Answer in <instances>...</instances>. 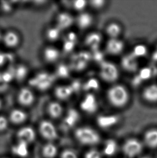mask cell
Segmentation results:
<instances>
[{
	"instance_id": "obj_14",
	"label": "cell",
	"mask_w": 157,
	"mask_h": 158,
	"mask_svg": "<svg viewBox=\"0 0 157 158\" xmlns=\"http://www.w3.org/2000/svg\"><path fill=\"white\" fill-rule=\"evenodd\" d=\"M2 41L6 47L9 48L16 47L19 44V37L14 31H8L2 36Z\"/></svg>"
},
{
	"instance_id": "obj_9",
	"label": "cell",
	"mask_w": 157,
	"mask_h": 158,
	"mask_svg": "<svg viewBox=\"0 0 157 158\" xmlns=\"http://www.w3.org/2000/svg\"><path fill=\"white\" fill-rule=\"evenodd\" d=\"M17 137L19 141L29 143H32L36 138V133L34 130L30 127H24L17 133Z\"/></svg>"
},
{
	"instance_id": "obj_1",
	"label": "cell",
	"mask_w": 157,
	"mask_h": 158,
	"mask_svg": "<svg viewBox=\"0 0 157 158\" xmlns=\"http://www.w3.org/2000/svg\"><path fill=\"white\" fill-rule=\"evenodd\" d=\"M109 103L116 108H122L127 105L130 101V94L127 88L121 84L111 86L107 93Z\"/></svg>"
},
{
	"instance_id": "obj_7",
	"label": "cell",
	"mask_w": 157,
	"mask_h": 158,
	"mask_svg": "<svg viewBox=\"0 0 157 158\" xmlns=\"http://www.w3.org/2000/svg\"><path fill=\"white\" fill-rule=\"evenodd\" d=\"M34 96L31 90L28 88H24L19 90L18 94V101L22 105L28 106L34 103Z\"/></svg>"
},
{
	"instance_id": "obj_5",
	"label": "cell",
	"mask_w": 157,
	"mask_h": 158,
	"mask_svg": "<svg viewBox=\"0 0 157 158\" xmlns=\"http://www.w3.org/2000/svg\"><path fill=\"white\" fill-rule=\"evenodd\" d=\"M125 44L120 38L109 39L106 44L107 53L112 56H118L123 52Z\"/></svg>"
},
{
	"instance_id": "obj_24",
	"label": "cell",
	"mask_w": 157,
	"mask_h": 158,
	"mask_svg": "<svg viewBox=\"0 0 157 158\" xmlns=\"http://www.w3.org/2000/svg\"><path fill=\"white\" fill-rule=\"evenodd\" d=\"M57 153V148L53 143H47L42 149V154L45 158H54Z\"/></svg>"
},
{
	"instance_id": "obj_18",
	"label": "cell",
	"mask_w": 157,
	"mask_h": 158,
	"mask_svg": "<svg viewBox=\"0 0 157 158\" xmlns=\"http://www.w3.org/2000/svg\"><path fill=\"white\" fill-rule=\"evenodd\" d=\"M43 55L45 60L47 62L53 63L58 60L60 53L57 48L53 47H49L45 49L43 52Z\"/></svg>"
},
{
	"instance_id": "obj_2",
	"label": "cell",
	"mask_w": 157,
	"mask_h": 158,
	"mask_svg": "<svg viewBox=\"0 0 157 158\" xmlns=\"http://www.w3.org/2000/svg\"><path fill=\"white\" fill-rule=\"evenodd\" d=\"M74 135L77 140L83 145H96L101 140L99 133L93 128L87 126L77 128Z\"/></svg>"
},
{
	"instance_id": "obj_3",
	"label": "cell",
	"mask_w": 157,
	"mask_h": 158,
	"mask_svg": "<svg viewBox=\"0 0 157 158\" xmlns=\"http://www.w3.org/2000/svg\"><path fill=\"white\" fill-rule=\"evenodd\" d=\"M100 77L108 83L115 82L119 77V70L117 66L111 62H103L99 69Z\"/></svg>"
},
{
	"instance_id": "obj_28",
	"label": "cell",
	"mask_w": 157,
	"mask_h": 158,
	"mask_svg": "<svg viewBox=\"0 0 157 158\" xmlns=\"http://www.w3.org/2000/svg\"><path fill=\"white\" fill-rule=\"evenodd\" d=\"M90 6L96 10H101L106 6L107 1L103 0H95L89 2Z\"/></svg>"
},
{
	"instance_id": "obj_32",
	"label": "cell",
	"mask_w": 157,
	"mask_h": 158,
	"mask_svg": "<svg viewBox=\"0 0 157 158\" xmlns=\"http://www.w3.org/2000/svg\"><path fill=\"white\" fill-rule=\"evenodd\" d=\"M66 119L65 120V124L67 127H72L75 123H76L77 120V118L74 117L75 115H72V114H70L67 116Z\"/></svg>"
},
{
	"instance_id": "obj_31",
	"label": "cell",
	"mask_w": 157,
	"mask_h": 158,
	"mask_svg": "<svg viewBox=\"0 0 157 158\" xmlns=\"http://www.w3.org/2000/svg\"><path fill=\"white\" fill-rule=\"evenodd\" d=\"M85 158H102V154L98 150L92 149L86 152Z\"/></svg>"
},
{
	"instance_id": "obj_37",
	"label": "cell",
	"mask_w": 157,
	"mask_h": 158,
	"mask_svg": "<svg viewBox=\"0 0 157 158\" xmlns=\"http://www.w3.org/2000/svg\"><path fill=\"white\" fill-rule=\"evenodd\" d=\"M4 61V56L2 53H0V65H2Z\"/></svg>"
},
{
	"instance_id": "obj_15",
	"label": "cell",
	"mask_w": 157,
	"mask_h": 158,
	"mask_svg": "<svg viewBox=\"0 0 157 158\" xmlns=\"http://www.w3.org/2000/svg\"><path fill=\"white\" fill-rule=\"evenodd\" d=\"M74 19L72 16L68 13H62L57 17V27L60 29H65L70 27Z\"/></svg>"
},
{
	"instance_id": "obj_36",
	"label": "cell",
	"mask_w": 157,
	"mask_h": 158,
	"mask_svg": "<svg viewBox=\"0 0 157 158\" xmlns=\"http://www.w3.org/2000/svg\"><path fill=\"white\" fill-rule=\"evenodd\" d=\"M153 57L154 60L157 61V45L153 53Z\"/></svg>"
},
{
	"instance_id": "obj_41",
	"label": "cell",
	"mask_w": 157,
	"mask_h": 158,
	"mask_svg": "<svg viewBox=\"0 0 157 158\" xmlns=\"http://www.w3.org/2000/svg\"><path fill=\"white\" fill-rule=\"evenodd\" d=\"M147 158V157H145V158Z\"/></svg>"
},
{
	"instance_id": "obj_35",
	"label": "cell",
	"mask_w": 157,
	"mask_h": 158,
	"mask_svg": "<svg viewBox=\"0 0 157 158\" xmlns=\"http://www.w3.org/2000/svg\"><path fill=\"white\" fill-rule=\"evenodd\" d=\"M2 8L3 10L8 12L11 10L10 4H9L8 2H3L2 4Z\"/></svg>"
},
{
	"instance_id": "obj_17",
	"label": "cell",
	"mask_w": 157,
	"mask_h": 158,
	"mask_svg": "<svg viewBox=\"0 0 157 158\" xmlns=\"http://www.w3.org/2000/svg\"><path fill=\"white\" fill-rule=\"evenodd\" d=\"M29 144L24 141H19L16 145L12 148V152L16 156L25 158L29 154Z\"/></svg>"
},
{
	"instance_id": "obj_19",
	"label": "cell",
	"mask_w": 157,
	"mask_h": 158,
	"mask_svg": "<svg viewBox=\"0 0 157 158\" xmlns=\"http://www.w3.org/2000/svg\"><path fill=\"white\" fill-rule=\"evenodd\" d=\"M27 118V115L24 111L20 109H14L10 113V119L14 124H21Z\"/></svg>"
},
{
	"instance_id": "obj_40",
	"label": "cell",
	"mask_w": 157,
	"mask_h": 158,
	"mask_svg": "<svg viewBox=\"0 0 157 158\" xmlns=\"http://www.w3.org/2000/svg\"><path fill=\"white\" fill-rule=\"evenodd\" d=\"M1 107H2V102H1V101L0 100V109H1Z\"/></svg>"
},
{
	"instance_id": "obj_26",
	"label": "cell",
	"mask_w": 157,
	"mask_h": 158,
	"mask_svg": "<svg viewBox=\"0 0 157 158\" xmlns=\"http://www.w3.org/2000/svg\"><path fill=\"white\" fill-rule=\"evenodd\" d=\"M70 90L69 88L66 86H60L55 90L56 96L60 99H66L70 96Z\"/></svg>"
},
{
	"instance_id": "obj_39",
	"label": "cell",
	"mask_w": 157,
	"mask_h": 158,
	"mask_svg": "<svg viewBox=\"0 0 157 158\" xmlns=\"http://www.w3.org/2000/svg\"><path fill=\"white\" fill-rule=\"evenodd\" d=\"M2 35H1V34L0 33V41H1L2 40Z\"/></svg>"
},
{
	"instance_id": "obj_21",
	"label": "cell",
	"mask_w": 157,
	"mask_h": 158,
	"mask_svg": "<svg viewBox=\"0 0 157 158\" xmlns=\"http://www.w3.org/2000/svg\"><path fill=\"white\" fill-rule=\"evenodd\" d=\"M47 110L49 114L53 118L60 117L63 111L62 105L57 102H53L50 103Z\"/></svg>"
},
{
	"instance_id": "obj_20",
	"label": "cell",
	"mask_w": 157,
	"mask_h": 158,
	"mask_svg": "<svg viewBox=\"0 0 157 158\" xmlns=\"http://www.w3.org/2000/svg\"><path fill=\"white\" fill-rule=\"evenodd\" d=\"M117 143L113 139H109L104 143L103 149V154L106 156H113L116 153L117 151Z\"/></svg>"
},
{
	"instance_id": "obj_34",
	"label": "cell",
	"mask_w": 157,
	"mask_h": 158,
	"mask_svg": "<svg viewBox=\"0 0 157 158\" xmlns=\"http://www.w3.org/2000/svg\"><path fill=\"white\" fill-rule=\"evenodd\" d=\"M62 158H78L77 154L70 150L65 151L62 154Z\"/></svg>"
},
{
	"instance_id": "obj_22",
	"label": "cell",
	"mask_w": 157,
	"mask_h": 158,
	"mask_svg": "<svg viewBox=\"0 0 157 158\" xmlns=\"http://www.w3.org/2000/svg\"><path fill=\"white\" fill-rule=\"evenodd\" d=\"M88 99L89 104L84 100L83 101V104H81V107L83 110L85 111L86 113H94L97 109L96 101L95 99L94 98V97H88Z\"/></svg>"
},
{
	"instance_id": "obj_11",
	"label": "cell",
	"mask_w": 157,
	"mask_h": 158,
	"mask_svg": "<svg viewBox=\"0 0 157 158\" xmlns=\"http://www.w3.org/2000/svg\"><path fill=\"white\" fill-rule=\"evenodd\" d=\"M122 64L125 70L129 72H134L138 67L137 58H136L132 53H130L129 55L125 56L123 58Z\"/></svg>"
},
{
	"instance_id": "obj_27",
	"label": "cell",
	"mask_w": 157,
	"mask_h": 158,
	"mask_svg": "<svg viewBox=\"0 0 157 158\" xmlns=\"http://www.w3.org/2000/svg\"><path fill=\"white\" fill-rule=\"evenodd\" d=\"M147 47L143 45H136V47L134 48L133 52H132V53L137 58L145 56L147 55Z\"/></svg>"
},
{
	"instance_id": "obj_23",
	"label": "cell",
	"mask_w": 157,
	"mask_h": 158,
	"mask_svg": "<svg viewBox=\"0 0 157 158\" xmlns=\"http://www.w3.org/2000/svg\"><path fill=\"white\" fill-rule=\"evenodd\" d=\"M102 36L98 33H93L90 34L87 38V44L89 47L94 49L98 47L101 43Z\"/></svg>"
},
{
	"instance_id": "obj_13",
	"label": "cell",
	"mask_w": 157,
	"mask_h": 158,
	"mask_svg": "<svg viewBox=\"0 0 157 158\" xmlns=\"http://www.w3.org/2000/svg\"><path fill=\"white\" fill-rule=\"evenodd\" d=\"M122 32V28L121 26L116 22H111L107 26L106 28V34L109 39H119L120 38Z\"/></svg>"
},
{
	"instance_id": "obj_12",
	"label": "cell",
	"mask_w": 157,
	"mask_h": 158,
	"mask_svg": "<svg viewBox=\"0 0 157 158\" xmlns=\"http://www.w3.org/2000/svg\"><path fill=\"white\" fill-rule=\"evenodd\" d=\"M118 122V118L115 115H101L98 118L97 123L100 127L108 128L115 126Z\"/></svg>"
},
{
	"instance_id": "obj_33",
	"label": "cell",
	"mask_w": 157,
	"mask_h": 158,
	"mask_svg": "<svg viewBox=\"0 0 157 158\" xmlns=\"http://www.w3.org/2000/svg\"><path fill=\"white\" fill-rule=\"evenodd\" d=\"M8 121L6 117L0 115V131H4L8 127Z\"/></svg>"
},
{
	"instance_id": "obj_25",
	"label": "cell",
	"mask_w": 157,
	"mask_h": 158,
	"mask_svg": "<svg viewBox=\"0 0 157 158\" xmlns=\"http://www.w3.org/2000/svg\"><path fill=\"white\" fill-rule=\"evenodd\" d=\"M61 29L55 26L54 27L50 28L46 32L47 38L51 41H55L59 38L61 33Z\"/></svg>"
},
{
	"instance_id": "obj_6",
	"label": "cell",
	"mask_w": 157,
	"mask_h": 158,
	"mask_svg": "<svg viewBox=\"0 0 157 158\" xmlns=\"http://www.w3.org/2000/svg\"><path fill=\"white\" fill-rule=\"evenodd\" d=\"M39 130L42 137L49 140H53L57 138L58 133L55 126L48 120L41 122Z\"/></svg>"
},
{
	"instance_id": "obj_10",
	"label": "cell",
	"mask_w": 157,
	"mask_h": 158,
	"mask_svg": "<svg viewBox=\"0 0 157 158\" xmlns=\"http://www.w3.org/2000/svg\"><path fill=\"white\" fill-rule=\"evenodd\" d=\"M145 100L150 103H157V84H152L147 86L143 92Z\"/></svg>"
},
{
	"instance_id": "obj_38",
	"label": "cell",
	"mask_w": 157,
	"mask_h": 158,
	"mask_svg": "<svg viewBox=\"0 0 157 158\" xmlns=\"http://www.w3.org/2000/svg\"><path fill=\"white\" fill-rule=\"evenodd\" d=\"M1 81H2V75H1V74H0V82H1Z\"/></svg>"
},
{
	"instance_id": "obj_29",
	"label": "cell",
	"mask_w": 157,
	"mask_h": 158,
	"mask_svg": "<svg viewBox=\"0 0 157 158\" xmlns=\"http://www.w3.org/2000/svg\"><path fill=\"white\" fill-rule=\"evenodd\" d=\"M26 75H27V69L26 68V66H23V65H20L18 67H17L14 71V75L17 79H20V80L23 79Z\"/></svg>"
},
{
	"instance_id": "obj_16",
	"label": "cell",
	"mask_w": 157,
	"mask_h": 158,
	"mask_svg": "<svg viewBox=\"0 0 157 158\" xmlns=\"http://www.w3.org/2000/svg\"><path fill=\"white\" fill-rule=\"evenodd\" d=\"M144 143L147 146L151 148H157V130L151 129L145 133Z\"/></svg>"
},
{
	"instance_id": "obj_8",
	"label": "cell",
	"mask_w": 157,
	"mask_h": 158,
	"mask_svg": "<svg viewBox=\"0 0 157 158\" xmlns=\"http://www.w3.org/2000/svg\"><path fill=\"white\" fill-rule=\"evenodd\" d=\"M78 28L85 30L90 28L94 23V17L91 14L83 11L78 15L76 20Z\"/></svg>"
},
{
	"instance_id": "obj_30",
	"label": "cell",
	"mask_w": 157,
	"mask_h": 158,
	"mask_svg": "<svg viewBox=\"0 0 157 158\" xmlns=\"http://www.w3.org/2000/svg\"><path fill=\"white\" fill-rule=\"evenodd\" d=\"M88 5V2L83 0L75 1L73 4L74 8L78 11H81V13L83 11V10L87 7Z\"/></svg>"
},
{
	"instance_id": "obj_4",
	"label": "cell",
	"mask_w": 157,
	"mask_h": 158,
	"mask_svg": "<svg viewBox=\"0 0 157 158\" xmlns=\"http://www.w3.org/2000/svg\"><path fill=\"white\" fill-rule=\"evenodd\" d=\"M142 143L136 139H128L122 146L123 153L129 158H134L138 156L142 152Z\"/></svg>"
}]
</instances>
